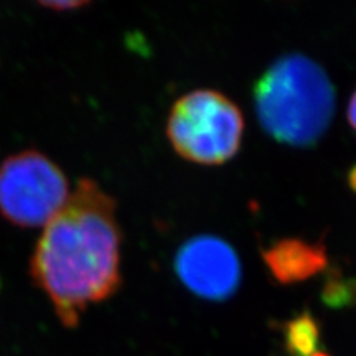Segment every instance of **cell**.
Returning <instances> with one entry per match:
<instances>
[{
	"label": "cell",
	"instance_id": "cell-1",
	"mask_svg": "<svg viewBox=\"0 0 356 356\" xmlns=\"http://www.w3.org/2000/svg\"><path fill=\"white\" fill-rule=\"evenodd\" d=\"M122 233L116 200L91 178H81L42 232L30 261V275L48 296L67 328L83 312L118 293Z\"/></svg>",
	"mask_w": 356,
	"mask_h": 356
},
{
	"label": "cell",
	"instance_id": "cell-2",
	"mask_svg": "<svg viewBox=\"0 0 356 356\" xmlns=\"http://www.w3.org/2000/svg\"><path fill=\"white\" fill-rule=\"evenodd\" d=\"M254 104L267 134L309 147L328 129L336 92L322 67L302 54L276 60L254 85Z\"/></svg>",
	"mask_w": 356,
	"mask_h": 356
},
{
	"label": "cell",
	"instance_id": "cell-3",
	"mask_svg": "<svg viewBox=\"0 0 356 356\" xmlns=\"http://www.w3.org/2000/svg\"><path fill=\"white\" fill-rule=\"evenodd\" d=\"M166 136L183 159L197 165H221L239 152L242 111L216 89H196L174 103Z\"/></svg>",
	"mask_w": 356,
	"mask_h": 356
},
{
	"label": "cell",
	"instance_id": "cell-4",
	"mask_svg": "<svg viewBox=\"0 0 356 356\" xmlns=\"http://www.w3.org/2000/svg\"><path fill=\"white\" fill-rule=\"evenodd\" d=\"M60 166L39 150H24L0 163V214L19 227H39L69 199Z\"/></svg>",
	"mask_w": 356,
	"mask_h": 356
},
{
	"label": "cell",
	"instance_id": "cell-5",
	"mask_svg": "<svg viewBox=\"0 0 356 356\" xmlns=\"http://www.w3.org/2000/svg\"><path fill=\"white\" fill-rule=\"evenodd\" d=\"M175 272L191 291L207 300H226L241 284V261L232 245L217 236H196L175 255Z\"/></svg>",
	"mask_w": 356,
	"mask_h": 356
},
{
	"label": "cell",
	"instance_id": "cell-6",
	"mask_svg": "<svg viewBox=\"0 0 356 356\" xmlns=\"http://www.w3.org/2000/svg\"><path fill=\"white\" fill-rule=\"evenodd\" d=\"M263 260L275 280L291 285L322 272L328 264L327 250L321 242L282 239L263 251Z\"/></svg>",
	"mask_w": 356,
	"mask_h": 356
},
{
	"label": "cell",
	"instance_id": "cell-7",
	"mask_svg": "<svg viewBox=\"0 0 356 356\" xmlns=\"http://www.w3.org/2000/svg\"><path fill=\"white\" fill-rule=\"evenodd\" d=\"M284 339L289 356H314L321 350V327L309 310L286 322Z\"/></svg>",
	"mask_w": 356,
	"mask_h": 356
},
{
	"label": "cell",
	"instance_id": "cell-8",
	"mask_svg": "<svg viewBox=\"0 0 356 356\" xmlns=\"http://www.w3.org/2000/svg\"><path fill=\"white\" fill-rule=\"evenodd\" d=\"M321 298L331 309L356 307V277L344 276L339 269H331L327 275Z\"/></svg>",
	"mask_w": 356,
	"mask_h": 356
},
{
	"label": "cell",
	"instance_id": "cell-9",
	"mask_svg": "<svg viewBox=\"0 0 356 356\" xmlns=\"http://www.w3.org/2000/svg\"><path fill=\"white\" fill-rule=\"evenodd\" d=\"M88 2H79V0H49V2H40L42 6L49 8L52 10H65V9H76V8H82Z\"/></svg>",
	"mask_w": 356,
	"mask_h": 356
},
{
	"label": "cell",
	"instance_id": "cell-10",
	"mask_svg": "<svg viewBox=\"0 0 356 356\" xmlns=\"http://www.w3.org/2000/svg\"><path fill=\"white\" fill-rule=\"evenodd\" d=\"M348 119L350 122V125L356 129V91L352 95L350 102H349V107H348Z\"/></svg>",
	"mask_w": 356,
	"mask_h": 356
},
{
	"label": "cell",
	"instance_id": "cell-11",
	"mask_svg": "<svg viewBox=\"0 0 356 356\" xmlns=\"http://www.w3.org/2000/svg\"><path fill=\"white\" fill-rule=\"evenodd\" d=\"M348 184L352 191L356 193V165H353L348 172Z\"/></svg>",
	"mask_w": 356,
	"mask_h": 356
},
{
	"label": "cell",
	"instance_id": "cell-12",
	"mask_svg": "<svg viewBox=\"0 0 356 356\" xmlns=\"http://www.w3.org/2000/svg\"><path fill=\"white\" fill-rule=\"evenodd\" d=\"M314 356H330L328 353H325L324 350H319V352H316Z\"/></svg>",
	"mask_w": 356,
	"mask_h": 356
}]
</instances>
